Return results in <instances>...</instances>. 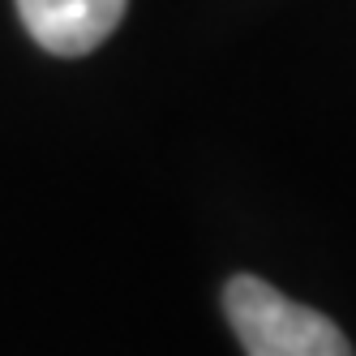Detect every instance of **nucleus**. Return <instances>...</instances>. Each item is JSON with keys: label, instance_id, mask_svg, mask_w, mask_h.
<instances>
[{"label": "nucleus", "instance_id": "1", "mask_svg": "<svg viewBox=\"0 0 356 356\" xmlns=\"http://www.w3.org/2000/svg\"><path fill=\"white\" fill-rule=\"evenodd\" d=\"M223 314L245 356H352L348 335L326 314L296 305L258 275L227 279Z\"/></svg>", "mask_w": 356, "mask_h": 356}, {"label": "nucleus", "instance_id": "2", "mask_svg": "<svg viewBox=\"0 0 356 356\" xmlns=\"http://www.w3.org/2000/svg\"><path fill=\"white\" fill-rule=\"evenodd\" d=\"M129 0H17L22 26L52 56H86L124 17Z\"/></svg>", "mask_w": 356, "mask_h": 356}]
</instances>
